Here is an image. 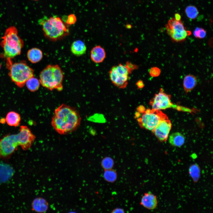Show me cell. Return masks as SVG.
Returning a JSON list of instances; mask_svg holds the SVG:
<instances>
[{"label": "cell", "mask_w": 213, "mask_h": 213, "mask_svg": "<svg viewBox=\"0 0 213 213\" xmlns=\"http://www.w3.org/2000/svg\"><path fill=\"white\" fill-rule=\"evenodd\" d=\"M1 38L0 45L3 52L1 57L6 59H12L20 54L24 43L19 36L15 27L11 26L7 28Z\"/></svg>", "instance_id": "2"}, {"label": "cell", "mask_w": 213, "mask_h": 213, "mask_svg": "<svg viewBox=\"0 0 213 213\" xmlns=\"http://www.w3.org/2000/svg\"><path fill=\"white\" fill-rule=\"evenodd\" d=\"M124 210L121 208H116L113 209L111 212L112 213H125Z\"/></svg>", "instance_id": "31"}, {"label": "cell", "mask_w": 213, "mask_h": 213, "mask_svg": "<svg viewBox=\"0 0 213 213\" xmlns=\"http://www.w3.org/2000/svg\"><path fill=\"white\" fill-rule=\"evenodd\" d=\"M136 85L138 89H141L144 86V84L142 80H139L136 83Z\"/></svg>", "instance_id": "30"}, {"label": "cell", "mask_w": 213, "mask_h": 213, "mask_svg": "<svg viewBox=\"0 0 213 213\" xmlns=\"http://www.w3.org/2000/svg\"><path fill=\"white\" fill-rule=\"evenodd\" d=\"M1 63H0V69L1 68Z\"/></svg>", "instance_id": "35"}, {"label": "cell", "mask_w": 213, "mask_h": 213, "mask_svg": "<svg viewBox=\"0 0 213 213\" xmlns=\"http://www.w3.org/2000/svg\"><path fill=\"white\" fill-rule=\"evenodd\" d=\"M106 56L105 51L103 47L100 45L93 47L91 51L90 57L93 62L99 63L102 62Z\"/></svg>", "instance_id": "14"}, {"label": "cell", "mask_w": 213, "mask_h": 213, "mask_svg": "<svg viewBox=\"0 0 213 213\" xmlns=\"http://www.w3.org/2000/svg\"><path fill=\"white\" fill-rule=\"evenodd\" d=\"M6 66L12 81L19 88H22L26 81L34 76V71L26 62L22 61L13 63L11 59H6Z\"/></svg>", "instance_id": "5"}, {"label": "cell", "mask_w": 213, "mask_h": 213, "mask_svg": "<svg viewBox=\"0 0 213 213\" xmlns=\"http://www.w3.org/2000/svg\"><path fill=\"white\" fill-rule=\"evenodd\" d=\"M140 204L148 209H154L158 204L157 197L150 191L145 193L142 197Z\"/></svg>", "instance_id": "13"}, {"label": "cell", "mask_w": 213, "mask_h": 213, "mask_svg": "<svg viewBox=\"0 0 213 213\" xmlns=\"http://www.w3.org/2000/svg\"><path fill=\"white\" fill-rule=\"evenodd\" d=\"M28 60L32 63H36L40 62L43 57L42 51L37 48H33L29 49L27 53Z\"/></svg>", "instance_id": "17"}, {"label": "cell", "mask_w": 213, "mask_h": 213, "mask_svg": "<svg viewBox=\"0 0 213 213\" xmlns=\"http://www.w3.org/2000/svg\"><path fill=\"white\" fill-rule=\"evenodd\" d=\"M169 142L172 146L180 147L184 143L185 138L183 135L180 133H173L170 136Z\"/></svg>", "instance_id": "20"}, {"label": "cell", "mask_w": 213, "mask_h": 213, "mask_svg": "<svg viewBox=\"0 0 213 213\" xmlns=\"http://www.w3.org/2000/svg\"><path fill=\"white\" fill-rule=\"evenodd\" d=\"M197 83V79L196 76L189 74L184 78L183 85L185 92L187 93L193 90Z\"/></svg>", "instance_id": "18"}, {"label": "cell", "mask_w": 213, "mask_h": 213, "mask_svg": "<svg viewBox=\"0 0 213 213\" xmlns=\"http://www.w3.org/2000/svg\"><path fill=\"white\" fill-rule=\"evenodd\" d=\"M114 164L113 159L110 157L106 156L103 158L101 162V165L104 170L112 169Z\"/></svg>", "instance_id": "25"}, {"label": "cell", "mask_w": 213, "mask_h": 213, "mask_svg": "<svg viewBox=\"0 0 213 213\" xmlns=\"http://www.w3.org/2000/svg\"><path fill=\"white\" fill-rule=\"evenodd\" d=\"M6 122L5 118H2L0 119V123L4 124Z\"/></svg>", "instance_id": "34"}, {"label": "cell", "mask_w": 213, "mask_h": 213, "mask_svg": "<svg viewBox=\"0 0 213 213\" xmlns=\"http://www.w3.org/2000/svg\"><path fill=\"white\" fill-rule=\"evenodd\" d=\"M125 65L131 73L132 71L138 68V66L129 61H127Z\"/></svg>", "instance_id": "28"}, {"label": "cell", "mask_w": 213, "mask_h": 213, "mask_svg": "<svg viewBox=\"0 0 213 213\" xmlns=\"http://www.w3.org/2000/svg\"><path fill=\"white\" fill-rule=\"evenodd\" d=\"M193 34L196 38L201 39L205 37L206 32L203 28L197 27L194 30Z\"/></svg>", "instance_id": "26"}, {"label": "cell", "mask_w": 213, "mask_h": 213, "mask_svg": "<svg viewBox=\"0 0 213 213\" xmlns=\"http://www.w3.org/2000/svg\"><path fill=\"white\" fill-rule=\"evenodd\" d=\"M20 146L24 150H27L31 147L36 137L28 127L20 126L19 132L17 133Z\"/></svg>", "instance_id": "11"}, {"label": "cell", "mask_w": 213, "mask_h": 213, "mask_svg": "<svg viewBox=\"0 0 213 213\" xmlns=\"http://www.w3.org/2000/svg\"><path fill=\"white\" fill-rule=\"evenodd\" d=\"M145 110L144 106H140L138 107L137 108V111L138 112H139L140 113H143L144 112Z\"/></svg>", "instance_id": "32"}, {"label": "cell", "mask_w": 213, "mask_h": 213, "mask_svg": "<svg viewBox=\"0 0 213 213\" xmlns=\"http://www.w3.org/2000/svg\"><path fill=\"white\" fill-rule=\"evenodd\" d=\"M104 179L106 181L113 183L117 179V175L116 171L112 169L104 170L103 174Z\"/></svg>", "instance_id": "23"}, {"label": "cell", "mask_w": 213, "mask_h": 213, "mask_svg": "<svg viewBox=\"0 0 213 213\" xmlns=\"http://www.w3.org/2000/svg\"><path fill=\"white\" fill-rule=\"evenodd\" d=\"M63 73L57 64H49L41 72L39 80L44 87L51 91H61L63 89Z\"/></svg>", "instance_id": "4"}, {"label": "cell", "mask_w": 213, "mask_h": 213, "mask_svg": "<svg viewBox=\"0 0 213 213\" xmlns=\"http://www.w3.org/2000/svg\"><path fill=\"white\" fill-rule=\"evenodd\" d=\"M20 144L17 134L4 136L0 139V159L9 158Z\"/></svg>", "instance_id": "8"}, {"label": "cell", "mask_w": 213, "mask_h": 213, "mask_svg": "<svg viewBox=\"0 0 213 213\" xmlns=\"http://www.w3.org/2000/svg\"><path fill=\"white\" fill-rule=\"evenodd\" d=\"M175 19L177 20H180L181 19V16L178 13H176L175 14V17H174Z\"/></svg>", "instance_id": "33"}, {"label": "cell", "mask_w": 213, "mask_h": 213, "mask_svg": "<svg viewBox=\"0 0 213 213\" xmlns=\"http://www.w3.org/2000/svg\"><path fill=\"white\" fill-rule=\"evenodd\" d=\"M34 0V1H37V0Z\"/></svg>", "instance_id": "36"}, {"label": "cell", "mask_w": 213, "mask_h": 213, "mask_svg": "<svg viewBox=\"0 0 213 213\" xmlns=\"http://www.w3.org/2000/svg\"><path fill=\"white\" fill-rule=\"evenodd\" d=\"M137 118L139 126L142 128L151 130H154L159 122L166 117L165 114L159 110L147 109Z\"/></svg>", "instance_id": "6"}, {"label": "cell", "mask_w": 213, "mask_h": 213, "mask_svg": "<svg viewBox=\"0 0 213 213\" xmlns=\"http://www.w3.org/2000/svg\"><path fill=\"white\" fill-rule=\"evenodd\" d=\"M6 122L9 126L17 127L20 124L21 117L20 114L14 111H10L7 114Z\"/></svg>", "instance_id": "19"}, {"label": "cell", "mask_w": 213, "mask_h": 213, "mask_svg": "<svg viewBox=\"0 0 213 213\" xmlns=\"http://www.w3.org/2000/svg\"><path fill=\"white\" fill-rule=\"evenodd\" d=\"M189 173L193 182H197L200 176V169L199 166L197 164H192L189 167Z\"/></svg>", "instance_id": "21"}, {"label": "cell", "mask_w": 213, "mask_h": 213, "mask_svg": "<svg viewBox=\"0 0 213 213\" xmlns=\"http://www.w3.org/2000/svg\"><path fill=\"white\" fill-rule=\"evenodd\" d=\"M129 75L117 69L115 66H113L109 72L110 80L114 85L120 88H124L127 86Z\"/></svg>", "instance_id": "10"}, {"label": "cell", "mask_w": 213, "mask_h": 213, "mask_svg": "<svg viewBox=\"0 0 213 213\" xmlns=\"http://www.w3.org/2000/svg\"><path fill=\"white\" fill-rule=\"evenodd\" d=\"M45 36L50 41H57L69 33L68 28L59 17L53 16L39 21Z\"/></svg>", "instance_id": "3"}, {"label": "cell", "mask_w": 213, "mask_h": 213, "mask_svg": "<svg viewBox=\"0 0 213 213\" xmlns=\"http://www.w3.org/2000/svg\"><path fill=\"white\" fill-rule=\"evenodd\" d=\"M170 98L171 96L164 93L163 89L160 88L159 93L155 95L149 104L153 109L157 110L165 109L173 106Z\"/></svg>", "instance_id": "9"}, {"label": "cell", "mask_w": 213, "mask_h": 213, "mask_svg": "<svg viewBox=\"0 0 213 213\" xmlns=\"http://www.w3.org/2000/svg\"><path fill=\"white\" fill-rule=\"evenodd\" d=\"M32 210L38 213H45L49 208V204L44 199L38 197L35 199L31 204Z\"/></svg>", "instance_id": "15"}, {"label": "cell", "mask_w": 213, "mask_h": 213, "mask_svg": "<svg viewBox=\"0 0 213 213\" xmlns=\"http://www.w3.org/2000/svg\"><path fill=\"white\" fill-rule=\"evenodd\" d=\"M86 46L84 43L80 40L74 41L70 47L71 53L74 55L80 56L86 53Z\"/></svg>", "instance_id": "16"}, {"label": "cell", "mask_w": 213, "mask_h": 213, "mask_svg": "<svg viewBox=\"0 0 213 213\" xmlns=\"http://www.w3.org/2000/svg\"><path fill=\"white\" fill-rule=\"evenodd\" d=\"M185 12L187 17L191 20L196 19L199 13L197 8L193 5L187 7L185 9Z\"/></svg>", "instance_id": "24"}, {"label": "cell", "mask_w": 213, "mask_h": 213, "mask_svg": "<svg viewBox=\"0 0 213 213\" xmlns=\"http://www.w3.org/2000/svg\"><path fill=\"white\" fill-rule=\"evenodd\" d=\"M161 73V70L157 67H153L151 68L149 70L150 75L154 77H157L159 76Z\"/></svg>", "instance_id": "27"}, {"label": "cell", "mask_w": 213, "mask_h": 213, "mask_svg": "<svg viewBox=\"0 0 213 213\" xmlns=\"http://www.w3.org/2000/svg\"><path fill=\"white\" fill-rule=\"evenodd\" d=\"M81 121L80 115L76 109L62 104L55 109L51 124L58 133L65 135L76 130Z\"/></svg>", "instance_id": "1"}, {"label": "cell", "mask_w": 213, "mask_h": 213, "mask_svg": "<svg viewBox=\"0 0 213 213\" xmlns=\"http://www.w3.org/2000/svg\"><path fill=\"white\" fill-rule=\"evenodd\" d=\"M76 21V18L74 14H71L68 16L66 20V23L69 25H71L75 23Z\"/></svg>", "instance_id": "29"}, {"label": "cell", "mask_w": 213, "mask_h": 213, "mask_svg": "<svg viewBox=\"0 0 213 213\" xmlns=\"http://www.w3.org/2000/svg\"><path fill=\"white\" fill-rule=\"evenodd\" d=\"M25 84L29 91L35 92L39 89L40 83L39 79L33 76L29 79L26 82Z\"/></svg>", "instance_id": "22"}, {"label": "cell", "mask_w": 213, "mask_h": 213, "mask_svg": "<svg viewBox=\"0 0 213 213\" xmlns=\"http://www.w3.org/2000/svg\"><path fill=\"white\" fill-rule=\"evenodd\" d=\"M165 27L167 33L175 42L183 41L191 34V31L186 29L181 20H177L174 17L168 21Z\"/></svg>", "instance_id": "7"}, {"label": "cell", "mask_w": 213, "mask_h": 213, "mask_svg": "<svg viewBox=\"0 0 213 213\" xmlns=\"http://www.w3.org/2000/svg\"><path fill=\"white\" fill-rule=\"evenodd\" d=\"M172 127L167 117L161 120L152 131L157 138L161 141H165Z\"/></svg>", "instance_id": "12"}]
</instances>
